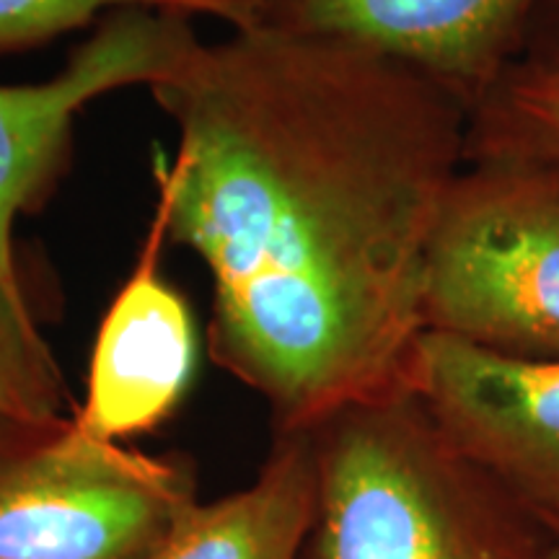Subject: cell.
<instances>
[{
    "label": "cell",
    "mask_w": 559,
    "mask_h": 559,
    "mask_svg": "<svg viewBox=\"0 0 559 559\" xmlns=\"http://www.w3.org/2000/svg\"><path fill=\"white\" fill-rule=\"evenodd\" d=\"M508 153L559 164V66L519 60L469 111L466 156Z\"/></svg>",
    "instance_id": "obj_10"
},
{
    "label": "cell",
    "mask_w": 559,
    "mask_h": 559,
    "mask_svg": "<svg viewBox=\"0 0 559 559\" xmlns=\"http://www.w3.org/2000/svg\"><path fill=\"white\" fill-rule=\"evenodd\" d=\"M521 60L559 66V0H536Z\"/></svg>",
    "instance_id": "obj_13"
},
{
    "label": "cell",
    "mask_w": 559,
    "mask_h": 559,
    "mask_svg": "<svg viewBox=\"0 0 559 559\" xmlns=\"http://www.w3.org/2000/svg\"><path fill=\"white\" fill-rule=\"evenodd\" d=\"M192 16L160 5H124L96 21L50 81L0 86V285L32 298L13 228L58 185L75 117L91 102L130 86H156L198 45Z\"/></svg>",
    "instance_id": "obj_5"
},
{
    "label": "cell",
    "mask_w": 559,
    "mask_h": 559,
    "mask_svg": "<svg viewBox=\"0 0 559 559\" xmlns=\"http://www.w3.org/2000/svg\"><path fill=\"white\" fill-rule=\"evenodd\" d=\"M151 94L177 130L156 205L213 280V360L277 432L404 389L469 109L381 55L254 26L198 39Z\"/></svg>",
    "instance_id": "obj_1"
},
{
    "label": "cell",
    "mask_w": 559,
    "mask_h": 559,
    "mask_svg": "<svg viewBox=\"0 0 559 559\" xmlns=\"http://www.w3.org/2000/svg\"><path fill=\"white\" fill-rule=\"evenodd\" d=\"M68 407V383L39 330L37 304L0 285V417H58Z\"/></svg>",
    "instance_id": "obj_11"
},
{
    "label": "cell",
    "mask_w": 559,
    "mask_h": 559,
    "mask_svg": "<svg viewBox=\"0 0 559 559\" xmlns=\"http://www.w3.org/2000/svg\"><path fill=\"white\" fill-rule=\"evenodd\" d=\"M124 5L179 11L171 0H0V58L34 50L68 32L86 29Z\"/></svg>",
    "instance_id": "obj_12"
},
{
    "label": "cell",
    "mask_w": 559,
    "mask_h": 559,
    "mask_svg": "<svg viewBox=\"0 0 559 559\" xmlns=\"http://www.w3.org/2000/svg\"><path fill=\"white\" fill-rule=\"evenodd\" d=\"M536 0H249L247 26L360 47L438 83L466 109L523 58Z\"/></svg>",
    "instance_id": "obj_7"
},
{
    "label": "cell",
    "mask_w": 559,
    "mask_h": 559,
    "mask_svg": "<svg viewBox=\"0 0 559 559\" xmlns=\"http://www.w3.org/2000/svg\"><path fill=\"white\" fill-rule=\"evenodd\" d=\"M317 513L300 559H492L466 461L407 389L313 425Z\"/></svg>",
    "instance_id": "obj_3"
},
{
    "label": "cell",
    "mask_w": 559,
    "mask_h": 559,
    "mask_svg": "<svg viewBox=\"0 0 559 559\" xmlns=\"http://www.w3.org/2000/svg\"><path fill=\"white\" fill-rule=\"evenodd\" d=\"M166 241V215L153 205L135 267L96 334L86 400L75 407L83 428L115 443L166 423L185 400L198 368L192 311L160 272Z\"/></svg>",
    "instance_id": "obj_8"
},
{
    "label": "cell",
    "mask_w": 559,
    "mask_h": 559,
    "mask_svg": "<svg viewBox=\"0 0 559 559\" xmlns=\"http://www.w3.org/2000/svg\"><path fill=\"white\" fill-rule=\"evenodd\" d=\"M317 487L311 430L277 432L260 477L210 506L198 502L151 559H300Z\"/></svg>",
    "instance_id": "obj_9"
},
{
    "label": "cell",
    "mask_w": 559,
    "mask_h": 559,
    "mask_svg": "<svg viewBox=\"0 0 559 559\" xmlns=\"http://www.w3.org/2000/svg\"><path fill=\"white\" fill-rule=\"evenodd\" d=\"M404 389L479 472L559 510V360H521L423 332Z\"/></svg>",
    "instance_id": "obj_6"
},
{
    "label": "cell",
    "mask_w": 559,
    "mask_h": 559,
    "mask_svg": "<svg viewBox=\"0 0 559 559\" xmlns=\"http://www.w3.org/2000/svg\"><path fill=\"white\" fill-rule=\"evenodd\" d=\"M423 321L508 358L559 360V164L466 156L430 234Z\"/></svg>",
    "instance_id": "obj_2"
},
{
    "label": "cell",
    "mask_w": 559,
    "mask_h": 559,
    "mask_svg": "<svg viewBox=\"0 0 559 559\" xmlns=\"http://www.w3.org/2000/svg\"><path fill=\"white\" fill-rule=\"evenodd\" d=\"M198 506L192 472L73 415L0 417V559H151Z\"/></svg>",
    "instance_id": "obj_4"
},
{
    "label": "cell",
    "mask_w": 559,
    "mask_h": 559,
    "mask_svg": "<svg viewBox=\"0 0 559 559\" xmlns=\"http://www.w3.org/2000/svg\"><path fill=\"white\" fill-rule=\"evenodd\" d=\"M171 3L190 16H215L226 21L230 29H241L247 24L249 0H171Z\"/></svg>",
    "instance_id": "obj_14"
}]
</instances>
